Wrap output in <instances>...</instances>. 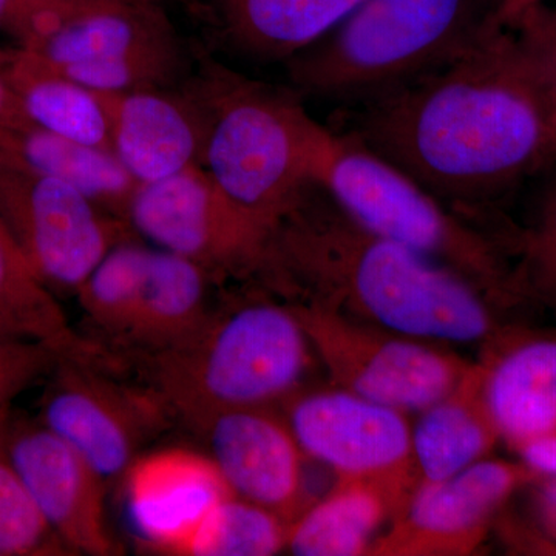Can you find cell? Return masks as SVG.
<instances>
[{
	"label": "cell",
	"instance_id": "7",
	"mask_svg": "<svg viewBox=\"0 0 556 556\" xmlns=\"http://www.w3.org/2000/svg\"><path fill=\"white\" fill-rule=\"evenodd\" d=\"M214 277L192 260L124 240L110 249L75 298L84 338L119 368L192 339L211 317Z\"/></svg>",
	"mask_w": 556,
	"mask_h": 556
},
{
	"label": "cell",
	"instance_id": "31",
	"mask_svg": "<svg viewBox=\"0 0 556 556\" xmlns=\"http://www.w3.org/2000/svg\"><path fill=\"white\" fill-rule=\"evenodd\" d=\"M511 27L518 33L519 39L556 98V28L547 24L535 10L527 11Z\"/></svg>",
	"mask_w": 556,
	"mask_h": 556
},
{
	"label": "cell",
	"instance_id": "1",
	"mask_svg": "<svg viewBox=\"0 0 556 556\" xmlns=\"http://www.w3.org/2000/svg\"><path fill=\"white\" fill-rule=\"evenodd\" d=\"M345 110L339 131L467 218L556 166V98L506 25L430 75Z\"/></svg>",
	"mask_w": 556,
	"mask_h": 556
},
{
	"label": "cell",
	"instance_id": "11",
	"mask_svg": "<svg viewBox=\"0 0 556 556\" xmlns=\"http://www.w3.org/2000/svg\"><path fill=\"white\" fill-rule=\"evenodd\" d=\"M278 409L308 459L376 486L396 515L419 484L407 413L334 386L300 390Z\"/></svg>",
	"mask_w": 556,
	"mask_h": 556
},
{
	"label": "cell",
	"instance_id": "24",
	"mask_svg": "<svg viewBox=\"0 0 556 556\" xmlns=\"http://www.w3.org/2000/svg\"><path fill=\"white\" fill-rule=\"evenodd\" d=\"M396 508L386 493L362 482L338 481L289 525L287 548L299 556H357Z\"/></svg>",
	"mask_w": 556,
	"mask_h": 556
},
{
	"label": "cell",
	"instance_id": "38",
	"mask_svg": "<svg viewBox=\"0 0 556 556\" xmlns=\"http://www.w3.org/2000/svg\"><path fill=\"white\" fill-rule=\"evenodd\" d=\"M10 340H16L13 338H9V336L3 334V332H0V345L5 342H10Z\"/></svg>",
	"mask_w": 556,
	"mask_h": 556
},
{
	"label": "cell",
	"instance_id": "21",
	"mask_svg": "<svg viewBox=\"0 0 556 556\" xmlns=\"http://www.w3.org/2000/svg\"><path fill=\"white\" fill-rule=\"evenodd\" d=\"M500 442L481 394L479 364L447 396L417 413L413 455L420 481L453 477L490 456Z\"/></svg>",
	"mask_w": 556,
	"mask_h": 556
},
{
	"label": "cell",
	"instance_id": "4",
	"mask_svg": "<svg viewBox=\"0 0 556 556\" xmlns=\"http://www.w3.org/2000/svg\"><path fill=\"white\" fill-rule=\"evenodd\" d=\"M500 25L497 0H361L285 64L298 93L356 108L444 67Z\"/></svg>",
	"mask_w": 556,
	"mask_h": 556
},
{
	"label": "cell",
	"instance_id": "13",
	"mask_svg": "<svg viewBox=\"0 0 556 556\" xmlns=\"http://www.w3.org/2000/svg\"><path fill=\"white\" fill-rule=\"evenodd\" d=\"M127 223L152 247L192 260L214 278L251 277L269 237L201 164L139 185Z\"/></svg>",
	"mask_w": 556,
	"mask_h": 556
},
{
	"label": "cell",
	"instance_id": "37",
	"mask_svg": "<svg viewBox=\"0 0 556 556\" xmlns=\"http://www.w3.org/2000/svg\"><path fill=\"white\" fill-rule=\"evenodd\" d=\"M11 56V50H2L0 49V70L5 67L7 62H9Z\"/></svg>",
	"mask_w": 556,
	"mask_h": 556
},
{
	"label": "cell",
	"instance_id": "29",
	"mask_svg": "<svg viewBox=\"0 0 556 556\" xmlns=\"http://www.w3.org/2000/svg\"><path fill=\"white\" fill-rule=\"evenodd\" d=\"M61 351L38 340L16 339L0 345V416L13 409V402L28 388L49 376Z\"/></svg>",
	"mask_w": 556,
	"mask_h": 556
},
{
	"label": "cell",
	"instance_id": "27",
	"mask_svg": "<svg viewBox=\"0 0 556 556\" xmlns=\"http://www.w3.org/2000/svg\"><path fill=\"white\" fill-rule=\"evenodd\" d=\"M9 413L0 416V556L73 555L39 514L11 463L5 445Z\"/></svg>",
	"mask_w": 556,
	"mask_h": 556
},
{
	"label": "cell",
	"instance_id": "8",
	"mask_svg": "<svg viewBox=\"0 0 556 556\" xmlns=\"http://www.w3.org/2000/svg\"><path fill=\"white\" fill-rule=\"evenodd\" d=\"M38 419L72 445L108 486L174 419L160 397L100 351L62 354L43 379Z\"/></svg>",
	"mask_w": 556,
	"mask_h": 556
},
{
	"label": "cell",
	"instance_id": "18",
	"mask_svg": "<svg viewBox=\"0 0 556 556\" xmlns=\"http://www.w3.org/2000/svg\"><path fill=\"white\" fill-rule=\"evenodd\" d=\"M479 369L482 401L500 441L517 452L556 438V332H500Z\"/></svg>",
	"mask_w": 556,
	"mask_h": 556
},
{
	"label": "cell",
	"instance_id": "9",
	"mask_svg": "<svg viewBox=\"0 0 556 556\" xmlns=\"http://www.w3.org/2000/svg\"><path fill=\"white\" fill-rule=\"evenodd\" d=\"M43 67L101 93L170 89L186 51L160 3L83 0L30 49Z\"/></svg>",
	"mask_w": 556,
	"mask_h": 556
},
{
	"label": "cell",
	"instance_id": "35",
	"mask_svg": "<svg viewBox=\"0 0 556 556\" xmlns=\"http://www.w3.org/2000/svg\"><path fill=\"white\" fill-rule=\"evenodd\" d=\"M544 0H497V16L507 27L517 24L519 20Z\"/></svg>",
	"mask_w": 556,
	"mask_h": 556
},
{
	"label": "cell",
	"instance_id": "32",
	"mask_svg": "<svg viewBox=\"0 0 556 556\" xmlns=\"http://www.w3.org/2000/svg\"><path fill=\"white\" fill-rule=\"evenodd\" d=\"M532 486L535 489V511L540 526L551 540L556 541V475H540Z\"/></svg>",
	"mask_w": 556,
	"mask_h": 556
},
{
	"label": "cell",
	"instance_id": "33",
	"mask_svg": "<svg viewBox=\"0 0 556 556\" xmlns=\"http://www.w3.org/2000/svg\"><path fill=\"white\" fill-rule=\"evenodd\" d=\"M519 459L540 475H556V438L529 442L517 450Z\"/></svg>",
	"mask_w": 556,
	"mask_h": 556
},
{
	"label": "cell",
	"instance_id": "30",
	"mask_svg": "<svg viewBox=\"0 0 556 556\" xmlns=\"http://www.w3.org/2000/svg\"><path fill=\"white\" fill-rule=\"evenodd\" d=\"M83 0H0V31L30 49L60 27Z\"/></svg>",
	"mask_w": 556,
	"mask_h": 556
},
{
	"label": "cell",
	"instance_id": "28",
	"mask_svg": "<svg viewBox=\"0 0 556 556\" xmlns=\"http://www.w3.org/2000/svg\"><path fill=\"white\" fill-rule=\"evenodd\" d=\"M538 199L535 214L526 229L504 237L517 262L527 294L556 300V166Z\"/></svg>",
	"mask_w": 556,
	"mask_h": 556
},
{
	"label": "cell",
	"instance_id": "12",
	"mask_svg": "<svg viewBox=\"0 0 556 556\" xmlns=\"http://www.w3.org/2000/svg\"><path fill=\"white\" fill-rule=\"evenodd\" d=\"M0 222L51 292L76 295L134 230L62 179L0 161Z\"/></svg>",
	"mask_w": 556,
	"mask_h": 556
},
{
	"label": "cell",
	"instance_id": "20",
	"mask_svg": "<svg viewBox=\"0 0 556 556\" xmlns=\"http://www.w3.org/2000/svg\"><path fill=\"white\" fill-rule=\"evenodd\" d=\"M0 161L62 179L127 223L139 185L109 150L80 144L35 124L0 126Z\"/></svg>",
	"mask_w": 556,
	"mask_h": 556
},
{
	"label": "cell",
	"instance_id": "2",
	"mask_svg": "<svg viewBox=\"0 0 556 556\" xmlns=\"http://www.w3.org/2000/svg\"><path fill=\"white\" fill-rule=\"evenodd\" d=\"M252 277L287 302L426 342H490L501 332V300L437 260L362 228L316 181L277 223Z\"/></svg>",
	"mask_w": 556,
	"mask_h": 556
},
{
	"label": "cell",
	"instance_id": "34",
	"mask_svg": "<svg viewBox=\"0 0 556 556\" xmlns=\"http://www.w3.org/2000/svg\"><path fill=\"white\" fill-rule=\"evenodd\" d=\"M33 124L22 108L20 98L0 76V126H24Z\"/></svg>",
	"mask_w": 556,
	"mask_h": 556
},
{
	"label": "cell",
	"instance_id": "6",
	"mask_svg": "<svg viewBox=\"0 0 556 556\" xmlns=\"http://www.w3.org/2000/svg\"><path fill=\"white\" fill-rule=\"evenodd\" d=\"M316 182L362 228L463 274L503 303L526 294L503 237H493L378 153L329 129Z\"/></svg>",
	"mask_w": 556,
	"mask_h": 556
},
{
	"label": "cell",
	"instance_id": "39",
	"mask_svg": "<svg viewBox=\"0 0 556 556\" xmlns=\"http://www.w3.org/2000/svg\"><path fill=\"white\" fill-rule=\"evenodd\" d=\"M148 2H156V3H160V0H148Z\"/></svg>",
	"mask_w": 556,
	"mask_h": 556
},
{
	"label": "cell",
	"instance_id": "23",
	"mask_svg": "<svg viewBox=\"0 0 556 556\" xmlns=\"http://www.w3.org/2000/svg\"><path fill=\"white\" fill-rule=\"evenodd\" d=\"M0 76L17 94L35 126L112 152V123L100 91L43 67L22 49L11 50Z\"/></svg>",
	"mask_w": 556,
	"mask_h": 556
},
{
	"label": "cell",
	"instance_id": "19",
	"mask_svg": "<svg viewBox=\"0 0 556 556\" xmlns=\"http://www.w3.org/2000/svg\"><path fill=\"white\" fill-rule=\"evenodd\" d=\"M169 90L100 91L112 123V152L138 185L201 164L203 110L195 97Z\"/></svg>",
	"mask_w": 556,
	"mask_h": 556
},
{
	"label": "cell",
	"instance_id": "5",
	"mask_svg": "<svg viewBox=\"0 0 556 556\" xmlns=\"http://www.w3.org/2000/svg\"><path fill=\"white\" fill-rule=\"evenodd\" d=\"M201 166L229 200L268 236L316 181L329 129L295 93L218 72L201 97Z\"/></svg>",
	"mask_w": 556,
	"mask_h": 556
},
{
	"label": "cell",
	"instance_id": "3",
	"mask_svg": "<svg viewBox=\"0 0 556 556\" xmlns=\"http://www.w3.org/2000/svg\"><path fill=\"white\" fill-rule=\"evenodd\" d=\"M314 358L292 306L260 291L214 306L188 342L129 368L189 428L225 409L280 408L303 390Z\"/></svg>",
	"mask_w": 556,
	"mask_h": 556
},
{
	"label": "cell",
	"instance_id": "17",
	"mask_svg": "<svg viewBox=\"0 0 556 556\" xmlns=\"http://www.w3.org/2000/svg\"><path fill=\"white\" fill-rule=\"evenodd\" d=\"M123 485L135 529L167 555H185L204 519L230 495L206 453L188 448L142 453Z\"/></svg>",
	"mask_w": 556,
	"mask_h": 556
},
{
	"label": "cell",
	"instance_id": "15",
	"mask_svg": "<svg viewBox=\"0 0 556 556\" xmlns=\"http://www.w3.org/2000/svg\"><path fill=\"white\" fill-rule=\"evenodd\" d=\"M5 445L28 495L73 555H119L105 522L108 484L93 467L38 417L11 409Z\"/></svg>",
	"mask_w": 556,
	"mask_h": 556
},
{
	"label": "cell",
	"instance_id": "25",
	"mask_svg": "<svg viewBox=\"0 0 556 556\" xmlns=\"http://www.w3.org/2000/svg\"><path fill=\"white\" fill-rule=\"evenodd\" d=\"M0 332L38 340L62 354L90 351L89 340L72 328L53 292L0 222Z\"/></svg>",
	"mask_w": 556,
	"mask_h": 556
},
{
	"label": "cell",
	"instance_id": "14",
	"mask_svg": "<svg viewBox=\"0 0 556 556\" xmlns=\"http://www.w3.org/2000/svg\"><path fill=\"white\" fill-rule=\"evenodd\" d=\"M540 478L521 459L478 460L437 482L419 481L396 525L372 551L380 555L468 554L484 540L486 529L507 501Z\"/></svg>",
	"mask_w": 556,
	"mask_h": 556
},
{
	"label": "cell",
	"instance_id": "10",
	"mask_svg": "<svg viewBox=\"0 0 556 556\" xmlns=\"http://www.w3.org/2000/svg\"><path fill=\"white\" fill-rule=\"evenodd\" d=\"M332 386L404 413H419L456 390L473 364L426 340L288 302Z\"/></svg>",
	"mask_w": 556,
	"mask_h": 556
},
{
	"label": "cell",
	"instance_id": "22",
	"mask_svg": "<svg viewBox=\"0 0 556 556\" xmlns=\"http://www.w3.org/2000/svg\"><path fill=\"white\" fill-rule=\"evenodd\" d=\"M361 0H218L230 46L257 61H289L331 31Z\"/></svg>",
	"mask_w": 556,
	"mask_h": 556
},
{
	"label": "cell",
	"instance_id": "16",
	"mask_svg": "<svg viewBox=\"0 0 556 556\" xmlns=\"http://www.w3.org/2000/svg\"><path fill=\"white\" fill-rule=\"evenodd\" d=\"M203 442L230 495L274 511L291 525L309 506L305 460L280 409L232 408L189 427Z\"/></svg>",
	"mask_w": 556,
	"mask_h": 556
},
{
	"label": "cell",
	"instance_id": "26",
	"mask_svg": "<svg viewBox=\"0 0 556 556\" xmlns=\"http://www.w3.org/2000/svg\"><path fill=\"white\" fill-rule=\"evenodd\" d=\"M289 525L268 508L229 495L189 541L190 556H269L287 548Z\"/></svg>",
	"mask_w": 556,
	"mask_h": 556
},
{
	"label": "cell",
	"instance_id": "36",
	"mask_svg": "<svg viewBox=\"0 0 556 556\" xmlns=\"http://www.w3.org/2000/svg\"><path fill=\"white\" fill-rule=\"evenodd\" d=\"M532 10H535L536 13L547 22V24H551L552 27L556 28V3H540V5Z\"/></svg>",
	"mask_w": 556,
	"mask_h": 556
}]
</instances>
